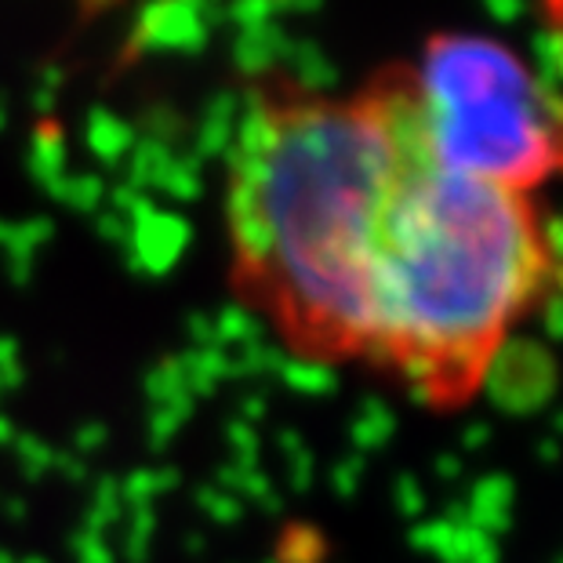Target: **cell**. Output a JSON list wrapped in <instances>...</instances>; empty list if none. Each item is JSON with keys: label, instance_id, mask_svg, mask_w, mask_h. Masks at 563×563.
Segmentation results:
<instances>
[{"label": "cell", "instance_id": "1", "mask_svg": "<svg viewBox=\"0 0 563 563\" xmlns=\"http://www.w3.org/2000/svg\"><path fill=\"white\" fill-rule=\"evenodd\" d=\"M418 139L404 69L350 95L258 84L225 153L236 284L298 361H361L386 208Z\"/></svg>", "mask_w": 563, "mask_h": 563}, {"label": "cell", "instance_id": "2", "mask_svg": "<svg viewBox=\"0 0 563 563\" xmlns=\"http://www.w3.org/2000/svg\"><path fill=\"white\" fill-rule=\"evenodd\" d=\"M556 284L538 200L443 172L418 135L382 222L361 361L429 411H465Z\"/></svg>", "mask_w": 563, "mask_h": 563}, {"label": "cell", "instance_id": "3", "mask_svg": "<svg viewBox=\"0 0 563 563\" xmlns=\"http://www.w3.org/2000/svg\"><path fill=\"white\" fill-rule=\"evenodd\" d=\"M404 80L422 146L443 172L531 197L563 175V102L501 41L440 33Z\"/></svg>", "mask_w": 563, "mask_h": 563}, {"label": "cell", "instance_id": "4", "mask_svg": "<svg viewBox=\"0 0 563 563\" xmlns=\"http://www.w3.org/2000/svg\"><path fill=\"white\" fill-rule=\"evenodd\" d=\"M183 484V473L175 465H157V470H135L121 481V498L124 509H142L153 506L161 495H172V490Z\"/></svg>", "mask_w": 563, "mask_h": 563}, {"label": "cell", "instance_id": "5", "mask_svg": "<svg viewBox=\"0 0 563 563\" xmlns=\"http://www.w3.org/2000/svg\"><path fill=\"white\" fill-rule=\"evenodd\" d=\"M124 517H128V509H124V498H121V481H117V476H102L99 487H95V495H91V506L80 520V531L106 534Z\"/></svg>", "mask_w": 563, "mask_h": 563}, {"label": "cell", "instance_id": "6", "mask_svg": "<svg viewBox=\"0 0 563 563\" xmlns=\"http://www.w3.org/2000/svg\"><path fill=\"white\" fill-rule=\"evenodd\" d=\"M142 393H146L150 407H167V404H175L178 397H189L178 356H164V361L153 364L146 371V378H142Z\"/></svg>", "mask_w": 563, "mask_h": 563}, {"label": "cell", "instance_id": "7", "mask_svg": "<svg viewBox=\"0 0 563 563\" xmlns=\"http://www.w3.org/2000/svg\"><path fill=\"white\" fill-rule=\"evenodd\" d=\"M194 411H197L194 397H178L175 404H167V407H153V411H150V451L161 454V451L172 448L178 429L194 418Z\"/></svg>", "mask_w": 563, "mask_h": 563}, {"label": "cell", "instance_id": "8", "mask_svg": "<svg viewBox=\"0 0 563 563\" xmlns=\"http://www.w3.org/2000/svg\"><path fill=\"white\" fill-rule=\"evenodd\" d=\"M128 527H124V560L128 563H146L153 553V538H157V509L142 506L128 509Z\"/></svg>", "mask_w": 563, "mask_h": 563}, {"label": "cell", "instance_id": "9", "mask_svg": "<svg viewBox=\"0 0 563 563\" xmlns=\"http://www.w3.org/2000/svg\"><path fill=\"white\" fill-rule=\"evenodd\" d=\"M262 334V320L255 317V309H225V313L214 320V345H255Z\"/></svg>", "mask_w": 563, "mask_h": 563}, {"label": "cell", "instance_id": "10", "mask_svg": "<svg viewBox=\"0 0 563 563\" xmlns=\"http://www.w3.org/2000/svg\"><path fill=\"white\" fill-rule=\"evenodd\" d=\"M11 443H15V465H19V473L26 476L30 484L44 481L47 470L55 465V451L47 448V440H41L37 433H19Z\"/></svg>", "mask_w": 563, "mask_h": 563}, {"label": "cell", "instance_id": "11", "mask_svg": "<svg viewBox=\"0 0 563 563\" xmlns=\"http://www.w3.org/2000/svg\"><path fill=\"white\" fill-rule=\"evenodd\" d=\"M194 501L211 523H236V520H241V512H244L241 498L230 495V490H222V487H214V484L194 487Z\"/></svg>", "mask_w": 563, "mask_h": 563}, {"label": "cell", "instance_id": "12", "mask_svg": "<svg viewBox=\"0 0 563 563\" xmlns=\"http://www.w3.org/2000/svg\"><path fill=\"white\" fill-rule=\"evenodd\" d=\"M69 553H74V563H117L113 549L106 545V534L91 531H77L69 538Z\"/></svg>", "mask_w": 563, "mask_h": 563}, {"label": "cell", "instance_id": "13", "mask_svg": "<svg viewBox=\"0 0 563 563\" xmlns=\"http://www.w3.org/2000/svg\"><path fill=\"white\" fill-rule=\"evenodd\" d=\"M225 443H230L236 465H247V470H255V448H258L255 429H251L247 422H230V426H225Z\"/></svg>", "mask_w": 563, "mask_h": 563}, {"label": "cell", "instance_id": "14", "mask_svg": "<svg viewBox=\"0 0 563 563\" xmlns=\"http://www.w3.org/2000/svg\"><path fill=\"white\" fill-rule=\"evenodd\" d=\"M313 556H317L313 538H306L302 527H295V531L284 538V545H280V560H284V563H313Z\"/></svg>", "mask_w": 563, "mask_h": 563}, {"label": "cell", "instance_id": "15", "mask_svg": "<svg viewBox=\"0 0 563 563\" xmlns=\"http://www.w3.org/2000/svg\"><path fill=\"white\" fill-rule=\"evenodd\" d=\"M106 440H110V429H106L102 422H84L74 433V448H77L80 459H88V454L106 448Z\"/></svg>", "mask_w": 563, "mask_h": 563}, {"label": "cell", "instance_id": "16", "mask_svg": "<svg viewBox=\"0 0 563 563\" xmlns=\"http://www.w3.org/2000/svg\"><path fill=\"white\" fill-rule=\"evenodd\" d=\"M186 331H189V350H211L214 345V323L208 317L194 313L186 320ZM219 350V345H214Z\"/></svg>", "mask_w": 563, "mask_h": 563}, {"label": "cell", "instance_id": "17", "mask_svg": "<svg viewBox=\"0 0 563 563\" xmlns=\"http://www.w3.org/2000/svg\"><path fill=\"white\" fill-rule=\"evenodd\" d=\"M52 470L63 473L69 484H88V476H91L88 459H80V454H55V465H52Z\"/></svg>", "mask_w": 563, "mask_h": 563}, {"label": "cell", "instance_id": "18", "mask_svg": "<svg viewBox=\"0 0 563 563\" xmlns=\"http://www.w3.org/2000/svg\"><path fill=\"white\" fill-rule=\"evenodd\" d=\"M19 364V342L15 339H0V371Z\"/></svg>", "mask_w": 563, "mask_h": 563}, {"label": "cell", "instance_id": "19", "mask_svg": "<svg viewBox=\"0 0 563 563\" xmlns=\"http://www.w3.org/2000/svg\"><path fill=\"white\" fill-rule=\"evenodd\" d=\"M183 545H186V553H189V556H200L203 549H208V542H203V534H186V538H183Z\"/></svg>", "mask_w": 563, "mask_h": 563}, {"label": "cell", "instance_id": "20", "mask_svg": "<svg viewBox=\"0 0 563 563\" xmlns=\"http://www.w3.org/2000/svg\"><path fill=\"white\" fill-rule=\"evenodd\" d=\"M4 509H8V520H15V523L26 520V501H22V498H11Z\"/></svg>", "mask_w": 563, "mask_h": 563}, {"label": "cell", "instance_id": "21", "mask_svg": "<svg viewBox=\"0 0 563 563\" xmlns=\"http://www.w3.org/2000/svg\"><path fill=\"white\" fill-rule=\"evenodd\" d=\"M19 437V429H15V422H11L8 415H0V443H11Z\"/></svg>", "mask_w": 563, "mask_h": 563}, {"label": "cell", "instance_id": "22", "mask_svg": "<svg viewBox=\"0 0 563 563\" xmlns=\"http://www.w3.org/2000/svg\"><path fill=\"white\" fill-rule=\"evenodd\" d=\"M241 411H244L247 418H251V415L258 418V415H262V397H244V400H241Z\"/></svg>", "mask_w": 563, "mask_h": 563}, {"label": "cell", "instance_id": "23", "mask_svg": "<svg viewBox=\"0 0 563 563\" xmlns=\"http://www.w3.org/2000/svg\"><path fill=\"white\" fill-rule=\"evenodd\" d=\"M0 563H19V560H15V556H11V553H8V549H0Z\"/></svg>", "mask_w": 563, "mask_h": 563}, {"label": "cell", "instance_id": "24", "mask_svg": "<svg viewBox=\"0 0 563 563\" xmlns=\"http://www.w3.org/2000/svg\"><path fill=\"white\" fill-rule=\"evenodd\" d=\"M19 563H47V560L44 556H22Z\"/></svg>", "mask_w": 563, "mask_h": 563}]
</instances>
